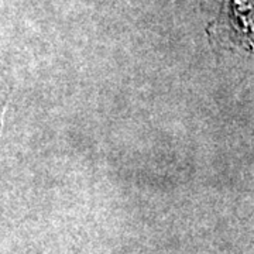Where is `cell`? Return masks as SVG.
<instances>
[{"instance_id": "6da1fadb", "label": "cell", "mask_w": 254, "mask_h": 254, "mask_svg": "<svg viewBox=\"0 0 254 254\" xmlns=\"http://www.w3.org/2000/svg\"><path fill=\"white\" fill-rule=\"evenodd\" d=\"M1 115H3V109H1V105H0V126H1Z\"/></svg>"}]
</instances>
